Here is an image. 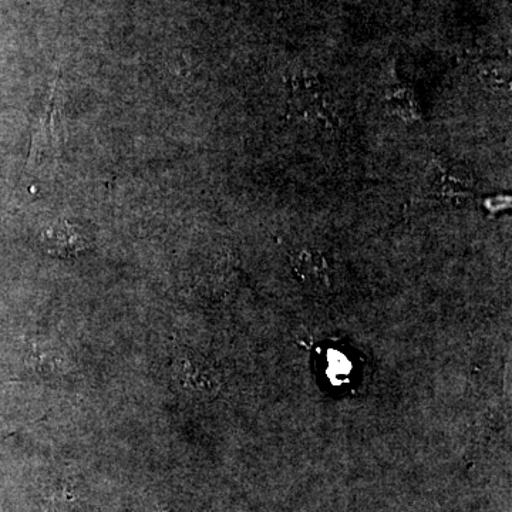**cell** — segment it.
Instances as JSON below:
<instances>
[{
	"instance_id": "7a4b0ae2",
	"label": "cell",
	"mask_w": 512,
	"mask_h": 512,
	"mask_svg": "<svg viewBox=\"0 0 512 512\" xmlns=\"http://www.w3.org/2000/svg\"><path fill=\"white\" fill-rule=\"evenodd\" d=\"M328 101L325 89L316 77L293 76L289 82V106L301 120H325L329 114Z\"/></svg>"
},
{
	"instance_id": "52a82bcc",
	"label": "cell",
	"mask_w": 512,
	"mask_h": 512,
	"mask_svg": "<svg viewBox=\"0 0 512 512\" xmlns=\"http://www.w3.org/2000/svg\"><path fill=\"white\" fill-rule=\"evenodd\" d=\"M480 82L490 90H505L507 89L508 80L510 76L505 72L504 67L497 66V64H487L481 67Z\"/></svg>"
},
{
	"instance_id": "6da1fadb",
	"label": "cell",
	"mask_w": 512,
	"mask_h": 512,
	"mask_svg": "<svg viewBox=\"0 0 512 512\" xmlns=\"http://www.w3.org/2000/svg\"><path fill=\"white\" fill-rule=\"evenodd\" d=\"M292 274L299 284L315 292H328L336 281V269L325 252L303 248L292 255Z\"/></svg>"
},
{
	"instance_id": "8992f818",
	"label": "cell",
	"mask_w": 512,
	"mask_h": 512,
	"mask_svg": "<svg viewBox=\"0 0 512 512\" xmlns=\"http://www.w3.org/2000/svg\"><path fill=\"white\" fill-rule=\"evenodd\" d=\"M387 104H389L392 113L403 120L412 121L419 114L416 97H414V94L409 89H404V87L394 89V92L390 94Z\"/></svg>"
},
{
	"instance_id": "5b68a950",
	"label": "cell",
	"mask_w": 512,
	"mask_h": 512,
	"mask_svg": "<svg viewBox=\"0 0 512 512\" xmlns=\"http://www.w3.org/2000/svg\"><path fill=\"white\" fill-rule=\"evenodd\" d=\"M473 181L460 167L440 165L433 180V192L439 198L450 201H463L470 197Z\"/></svg>"
},
{
	"instance_id": "3957f363",
	"label": "cell",
	"mask_w": 512,
	"mask_h": 512,
	"mask_svg": "<svg viewBox=\"0 0 512 512\" xmlns=\"http://www.w3.org/2000/svg\"><path fill=\"white\" fill-rule=\"evenodd\" d=\"M178 377L184 389L198 396H212L220 389V379L214 367L195 353H183L178 359Z\"/></svg>"
},
{
	"instance_id": "277c9868",
	"label": "cell",
	"mask_w": 512,
	"mask_h": 512,
	"mask_svg": "<svg viewBox=\"0 0 512 512\" xmlns=\"http://www.w3.org/2000/svg\"><path fill=\"white\" fill-rule=\"evenodd\" d=\"M46 251L59 258H74L87 248L83 232L67 221H57L43 232Z\"/></svg>"
}]
</instances>
